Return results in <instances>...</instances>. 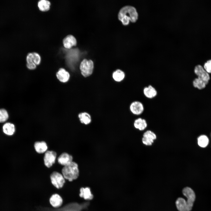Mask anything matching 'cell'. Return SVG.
<instances>
[{"instance_id":"7c38bea8","label":"cell","mask_w":211,"mask_h":211,"mask_svg":"<svg viewBox=\"0 0 211 211\" xmlns=\"http://www.w3.org/2000/svg\"><path fill=\"white\" fill-rule=\"evenodd\" d=\"M73 159L72 156L66 152L62 153L57 158L59 163L64 166L70 164L73 161Z\"/></svg>"},{"instance_id":"484cf974","label":"cell","mask_w":211,"mask_h":211,"mask_svg":"<svg viewBox=\"0 0 211 211\" xmlns=\"http://www.w3.org/2000/svg\"><path fill=\"white\" fill-rule=\"evenodd\" d=\"M33 54V60L34 63L36 65H39L41 62V58L40 55L37 52H32Z\"/></svg>"},{"instance_id":"ba28073f","label":"cell","mask_w":211,"mask_h":211,"mask_svg":"<svg viewBox=\"0 0 211 211\" xmlns=\"http://www.w3.org/2000/svg\"><path fill=\"white\" fill-rule=\"evenodd\" d=\"M157 138L156 134L153 132L148 130L144 132L142 138L143 144L146 146H151Z\"/></svg>"},{"instance_id":"5bb4252c","label":"cell","mask_w":211,"mask_h":211,"mask_svg":"<svg viewBox=\"0 0 211 211\" xmlns=\"http://www.w3.org/2000/svg\"><path fill=\"white\" fill-rule=\"evenodd\" d=\"M64 47L66 48L69 49L74 46H76L77 41L75 38L72 35H69L65 37L63 40Z\"/></svg>"},{"instance_id":"4fadbf2b","label":"cell","mask_w":211,"mask_h":211,"mask_svg":"<svg viewBox=\"0 0 211 211\" xmlns=\"http://www.w3.org/2000/svg\"><path fill=\"white\" fill-rule=\"evenodd\" d=\"M78 117L80 122L84 125H89L92 122L91 117L88 113L86 112L80 113L78 114Z\"/></svg>"},{"instance_id":"5b68a950","label":"cell","mask_w":211,"mask_h":211,"mask_svg":"<svg viewBox=\"0 0 211 211\" xmlns=\"http://www.w3.org/2000/svg\"><path fill=\"white\" fill-rule=\"evenodd\" d=\"M50 179L52 185L58 190L62 188L66 183V180L62 174L56 171L51 174Z\"/></svg>"},{"instance_id":"3957f363","label":"cell","mask_w":211,"mask_h":211,"mask_svg":"<svg viewBox=\"0 0 211 211\" xmlns=\"http://www.w3.org/2000/svg\"><path fill=\"white\" fill-rule=\"evenodd\" d=\"M62 173L65 180L69 182L76 179L79 174L78 164L73 161L69 164L64 166L62 170Z\"/></svg>"},{"instance_id":"4316f807","label":"cell","mask_w":211,"mask_h":211,"mask_svg":"<svg viewBox=\"0 0 211 211\" xmlns=\"http://www.w3.org/2000/svg\"><path fill=\"white\" fill-rule=\"evenodd\" d=\"M203 68L208 73H211V59L207 60L205 63Z\"/></svg>"},{"instance_id":"7a4b0ae2","label":"cell","mask_w":211,"mask_h":211,"mask_svg":"<svg viewBox=\"0 0 211 211\" xmlns=\"http://www.w3.org/2000/svg\"><path fill=\"white\" fill-rule=\"evenodd\" d=\"M138 14L136 8L131 6H126L121 8L118 13V18L122 23L128 25L130 21L135 22L138 19Z\"/></svg>"},{"instance_id":"277c9868","label":"cell","mask_w":211,"mask_h":211,"mask_svg":"<svg viewBox=\"0 0 211 211\" xmlns=\"http://www.w3.org/2000/svg\"><path fill=\"white\" fill-rule=\"evenodd\" d=\"M94 67V63L92 60L84 59L80 63L79 69L81 75L84 77H87L92 74Z\"/></svg>"},{"instance_id":"9c48e42d","label":"cell","mask_w":211,"mask_h":211,"mask_svg":"<svg viewBox=\"0 0 211 211\" xmlns=\"http://www.w3.org/2000/svg\"><path fill=\"white\" fill-rule=\"evenodd\" d=\"M56 156L57 154L55 152L47 151L45 153L44 157L45 165L48 168L51 167L55 162Z\"/></svg>"},{"instance_id":"44dd1931","label":"cell","mask_w":211,"mask_h":211,"mask_svg":"<svg viewBox=\"0 0 211 211\" xmlns=\"http://www.w3.org/2000/svg\"><path fill=\"white\" fill-rule=\"evenodd\" d=\"M51 3L47 0H40L38 3L39 9L42 11L45 12L48 11L50 8Z\"/></svg>"},{"instance_id":"ffe728a7","label":"cell","mask_w":211,"mask_h":211,"mask_svg":"<svg viewBox=\"0 0 211 211\" xmlns=\"http://www.w3.org/2000/svg\"><path fill=\"white\" fill-rule=\"evenodd\" d=\"M34 147L36 151L39 154L45 152L48 148L46 143L43 141L35 142Z\"/></svg>"},{"instance_id":"8fae6325","label":"cell","mask_w":211,"mask_h":211,"mask_svg":"<svg viewBox=\"0 0 211 211\" xmlns=\"http://www.w3.org/2000/svg\"><path fill=\"white\" fill-rule=\"evenodd\" d=\"M143 92L144 96L149 99H152L156 97L157 94L156 89L151 85L145 87L143 88Z\"/></svg>"},{"instance_id":"7402d4cb","label":"cell","mask_w":211,"mask_h":211,"mask_svg":"<svg viewBox=\"0 0 211 211\" xmlns=\"http://www.w3.org/2000/svg\"><path fill=\"white\" fill-rule=\"evenodd\" d=\"M207 84L205 82L198 78H195L193 81V87L199 90L204 89Z\"/></svg>"},{"instance_id":"9a60e30c","label":"cell","mask_w":211,"mask_h":211,"mask_svg":"<svg viewBox=\"0 0 211 211\" xmlns=\"http://www.w3.org/2000/svg\"><path fill=\"white\" fill-rule=\"evenodd\" d=\"M133 124L135 129L141 131L144 130L147 126L146 120L141 118H138L135 119Z\"/></svg>"},{"instance_id":"30bf717a","label":"cell","mask_w":211,"mask_h":211,"mask_svg":"<svg viewBox=\"0 0 211 211\" xmlns=\"http://www.w3.org/2000/svg\"><path fill=\"white\" fill-rule=\"evenodd\" d=\"M49 203L51 206L57 208L61 207L63 204V200L60 195L55 193L50 198Z\"/></svg>"},{"instance_id":"d6986e66","label":"cell","mask_w":211,"mask_h":211,"mask_svg":"<svg viewBox=\"0 0 211 211\" xmlns=\"http://www.w3.org/2000/svg\"><path fill=\"white\" fill-rule=\"evenodd\" d=\"M112 77L115 81L117 82H120L124 79L125 74L122 70L118 69L113 72Z\"/></svg>"},{"instance_id":"83f0119b","label":"cell","mask_w":211,"mask_h":211,"mask_svg":"<svg viewBox=\"0 0 211 211\" xmlns=\"http://www.w3.org/2000/svg\"><path fill=\"white\" fill-rule=\"evenodd\" d=\"M210 137H211V133H210Z\"/></svg>"},{"instance_id":"52a82bcc","label":"cell","mask_w":211,"mask_h":211,"mask_svg":"<svg viewBox=\"0 0 211 211\" xmlns=\"http://www.w3.org/2000/svg\"><path fill=\"white\" fill-rule=\"evenodd\" d=\"M194 72L198 78L203 81L207 84L210 79V76L208 73L201 65L196 66L194 69Z\"/></svg>"},{"instance_id":"8992f818","label":"cell","mask_w":211,"mask_h":211,"mask_svg":"<svg viewBox=\"0 0 211 211\" xmlns=\"http://www.w3.org/2000/svg\"><path fill=\"white\" fill-rule=\"evenodd\" d=\"M129 109L133 115L138 116L141 115L144 112V107L143 103L140 101H135L131 103Z\"/></svg>"},{"instance_id":"d4e9b609","label":"cell","mask_w":211,"mask_h":211,"mask_svg":"<svg viewBox=\"0 0 211 211\" xmlns=\"http://www.w3.org/2000/svg\"><path fill=\"white\" fill-rule=\"evenodd\" d=\"M9 118V115L7 110L4 108L0 109V123L6 121Z\"/></svg>"},{"instance_id":"2e32d148","label":"cell","mask_w":211,"mask_h":211,"mask_svg":"<svg viewBox=\"0 0 211 211\" xmlns=\"http://www.w3.org/2000/svg\"><path fill=\"white\" fill-rule=\"evenodd\" d=\"M56 76L58 80L61 82H67L70 78V74L64 69L60 68L57 73Z\"/></svg>"},{"instance_id":"cb8c5ba5","label":"cell","mask_w":211,"mask_h":211,"mask_svg":"<svg viewBox=\"0 0 211 211\" xmlns=\"http://www.w3.org/2000/svg\"><path fill=\"white\" fill-rule=\"evenodd\" d=\"M209 139L207 136L205 135H202L198 138V143L200 147L204 148L208 145Z\"/></svg>"},{"instance_id":"603a6c76","label":"cell","mask_w":211,"mask_h":211,"mask_svg":"<svg viewBox=\"0 0 211 211\" xmlns=\"http://www.w3.org/2000/svg\"><path fill=\"white\" fill-rule=\"evenodd\" d=\"M27 62L26 66L30 70L35 69L36 65L34 63L33 60V54L32 52L28 53L26 58Z\"/></svg>"},{"instance_id":"ac0fdd59","label":"cell","mask_w":211,"mask_h":211,"mask_svg":"<svg viewBox=\"0 0 211 211\" xmlns=\"http://www.w3.org/2000/svg\"><path fill=\"white\" fill-rule=\"evenodd\" d=\"M2 129L4 133L8 136L13 135L15 131V125L9 122L5 123L3 126Z\"/></svg>"},{"instance_id":"e0dca14e","label":"cell","mask_w":211,"mask_h":211,"mask_svg":"<svg viewBox=\"0 0 211 211\" xmlns=\"http://www.w3.org/2000/svg\"><path fill=\"white\" fill-rule=\"evenodd\" d=\"M80 197L86 200H91L93 198V196L92 193L90 188L89 187H82L79 190Z\"/></svg>"},{"instance_id":"6da1fadb","label":"cell","mask_w":211,"mask_h":211,"mask_svg":"<svg viewBox=\"0 0 211 211\" xmlns=\"http://www.w3.org/2000/svg\"><path fill=\"white\" fill-rule=\"evenodd\" d=\"M182 193L187 200L186 201L181 197L178 198L176 201V208L179 211H190L195 199V192L191 188L187 187L183 188Z\"/></svg>"}]
</instances>
